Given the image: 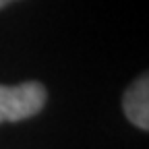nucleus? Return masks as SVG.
Wrapping results in <instances>:
<instances>
[{
	"mask_svg": "<svg viewBox=\"0 0 149 149\" xmlns=\"http://www.w3.org/2000/svg\"><path fill=\"white\" fill-rule=\"evenodd\" d=\"M122 108L126 118L139 126L141 130L149 128V79L147 74H141L139 79L130 83V87L124 91Z\"/></svg>",
	"mask_w": 149,
	"mask_h": 149,
	"instance_id": "f03ea898",
	"label": "nucleus"
},
{
	"mask_svg": "<svg viewBox=\"0 0 149 149\" xmlns=\"http://www.w3.org/2000/svg\"><path fill=\"white\" fill-rule=\"evenodd\" d=\"M13 2H17V0H0V8H4V6H8Z\"/></svg>",
	"mask_w": 149,
	"mask_h": 149,
	"instance_id": "7ed1b4c3",
	"label": "nucleus"
},
{
	"mask_svg": "<svg viewBox=\"0 0 149 149\" xmlns=\"http://www.w3.org/2000/svg\"><path fill=\"white\" fill-rule=\"evenodd\" d=\"M46 95V87L40 81L0 85V122H19L40 114Z\"/></svg>",
	"mask_w": 149,
	"mask_h": 149,
	"instance_id": "f257e3e1",
	"label": "nucleus"
}]
</instances>
